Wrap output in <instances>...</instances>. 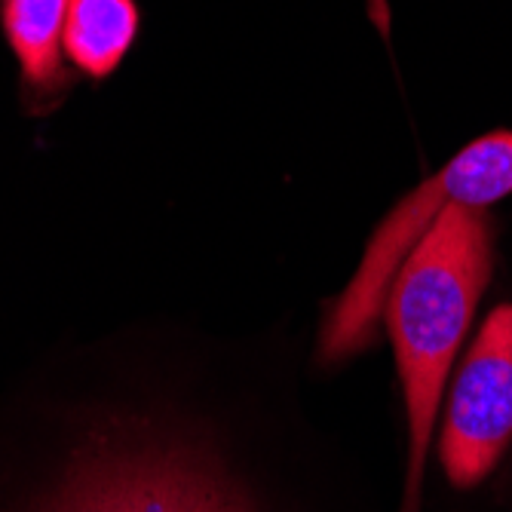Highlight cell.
<instances>
[{"instance_id":"3","label":"cell","mask_w":512,"mask_h":512,"mask_svg":"<svg viewBox=\"0 0 512 512\" xmlns=\"http://www.w3.org/2000/svg\"><path fill=\"white\" fill-rule=\"evenodd\" d=\"M43 512H252V506L191 451L138 445L83 457Z\"/></svg>"},{"instance_id":"6","label":"cell","mask_w":512,"mask_h":512,"mask_svg":"<svg viewBox=\"0 0 512 512\" xmlns=\"http://www.w3.org/2000/svg\"><path fill=\"white\" fill-rule=\"evenodd\" d=\"M138 34L135 0H71L62 50L86 77H108L120 68Z\"/></svg>"},{"instance_id":"1","label":"cell","mask_w":512,"mask_h":512,"mask_svg":"<svg viewBox=\"0 0 512 512\" xmlns=\"http://www.w3.org/2000/svg\"><path fill=\"white\" fill-rule=\"evenodd\" d=\"M488 276V209L451 203L393 279L384 313L408 411V476L402 512H421V485L439 399Z\"/></svg>"},{"instance_id":"2","label":"cell","mask_w":512,"mask_h":512,"mask_svg":"<svg viewBox=\"0 0 512 512\" xmlns=\"http://www.w3.org/2000/svg\"><path fill=\"white\" fill-rule=\"evenodd\" d=\"M512 194V129L479 135L411 191L375 230L322 332V356L344 359L375 341L393 279L451 203L488 209Z\"/></svg>"},{"instance_id":"5","label":"cell","mask_w":512,"mask_h":512,"mask_svg":"<svg viewBox=\"0 0 512 512\" xmlns=\"http://www.w3.org/2000/svg\"><path fill=\"white\" fill-rule=\"evenodd\" d=\"M71 0H0V22L28 89L50 96L68 83L62 37Z\"/></svg>"},{"instance_id":"4","label":"cell","mask_w":512,"mask_h":512,"mask_svg":"<svg viewBox=\"0 0 512 512\" xmlns=\"http://www.w3.org/2000/svg\"><path fill=\"white\" fill-rule=\"evenodd\" d=\"M512 439V304H500L463 356L442 424V467L454 488H473Z\"/></svg>"}]
</instances>
